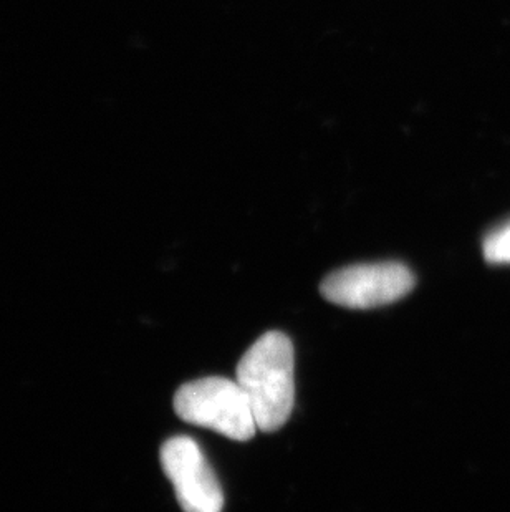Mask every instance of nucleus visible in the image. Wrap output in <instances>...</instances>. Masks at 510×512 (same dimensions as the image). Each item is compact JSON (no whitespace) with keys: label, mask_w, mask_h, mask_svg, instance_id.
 <instances>
[{"label":"nucleus","mask_w":510,"mask_h":512,"mask_svg":"<svg viewBox=\"0 0 510 512\" xmlns=\"http://www.w3.org/2000/svg\"><path fill=\"white\" fill-rule=\"evenodd\" d=\"M161 466L184 512H222L224 493L196 441L176 436L161 448Z\"/></svg>","instance_id":"obj_4"},{"label":"nucleus","mask_w":510,"mask_h":512,"mask_svg":"<svg viewBox=\"0 0 510 512\" xmlns=\"http://www.w3.org/2000/svg\"><path fill=\"white\" fill-rule=\"evenodd\" d=\"M413 272L400 262L363 264L333 272L322 282L323 297L347 309H375L393 304L413 290Z\"/></svg>","instance_id":"obj_3"},{"label":"nucleus","mask_w":510,"mask_h":512,"mask_svg":"<svg viewBox=\"0 0 510 512\" xmlns=\"http://www.w3.org/2000/svg\"><path fill=\"white\" fill-rule=\"evenodd\" d=\"M237 383L251 403L257 428L272 433L287 423L295 403V355L292 340L267 332L237 365Z\"/></svg>","instance_id":"obj_1"},{"label":"nucleus","mask_w":510,"mask_h":512,"mask_svg":"<svg viewBox=\"0 0 510 512\" xmlns=\"http://www.w3.org/2000/svg\"><path fill=\"white\" fill-rule=\"evenodd\" d=\"M176 415L236 441L251 440L257 423L251 403L239 383L229 378H201L186 383L174 397Z\"/></svg>","instance_id":"obj_2"},{"label":"nucleus","mask_w":510,"mask_h":512,"mask_svg":"<svg viewBox=\"0 0 510 512\" xmlns=\"http://www.w3.org/2000/svg\"><path fill=\"white\" fill-rule=\"evenodd\" d=\"M484 257L491 264H510V223L487 237Z\"/></svg>","instance_id":"obj_5"}]
</instances>
